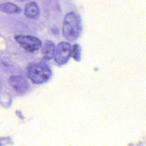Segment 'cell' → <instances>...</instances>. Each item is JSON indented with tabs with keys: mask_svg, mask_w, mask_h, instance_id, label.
<instances>
[{
	"mask_svg": "<svg viewBox=\"0 0 146 146\" xmlns=\"http://www.w3.org/2000/svg\"><path fill=\"white\" fill-rule=\"evenodd\" d=\"M82 31V23L80 15L75 12L67 13L63 21L62 32L64 37L69 41L79 38Z\"/></svg>",
	"mask_w": 146,
	"mask_h": 146,
	"instance_id": "6da1fadb",
	"label": "cell"
},
{
	"mask_svg": "<svg viewBox=\"0 0 146 146\" xmlns=\"http://www.w3.org/2000/svg\"><path fill=\"white\" fill-rule=\"evenodd\" d=\"M27 75L34 83L40 84L51 78L52 71L44 63H31L27 68Z\"/></svg>",
	"mask_w": 146,
	"mask_h": 146,
	"instance_id": "7a4b0ae2",
	"label": "cell"
},
{
	"mask_svg": "<svg viewBox=\"0 0 146 146\" xmlns=\"http://www.w3.org/2000/svg\"><path fill=\"white\" fill-rule=\"evenodd\" d=\"M15 39L23 49L29 52L35 51L42 46L41 40L33 36L19 35L16 36Z\"/></svg>",
	"mask_w": 146,
	"mask_h": 146,
	"instance_id": "3957f363",
	"label": "cell"
},
{
	"mask_svg": "<svg viewBox=\"0 0 146 146\" xmlns=\"http://www.w3.org/2000/svg\"><path fill=\"white\" fill-rule=\"evenodd\" d=\"M71 44L68 42H62L59 43L54 55V59L56 64L62 66L67 63L71 57Z\"/></svg>",
	"mask_w": 146,
	"mask_h": 146,
	"instance_id": "277c9868",
	"label": "cell"
},
{
	"mask_svg": "<svg viewBox=\"0 0 146 146\" xmlns=\"http://www.w3.org/2000/svg\"><path fill=\"white\" fill-rule=\"evenodd\" d=\"M9 84L18 94H23L26 92L29 88V84L27 80L21 76L14 75L9 79Z\"/></svg>",
	"mask_w": 146,
	"mask_h": 146,
	"instance_id": "5b68a950",
	"label": "cell"
},
{
	"mask_svg": "<svg viewBox=\"0 0 146 146\" xmlns=\"http://www.w3.org/2000/svg\"><path fill=\"white\" fill-rule=\"evenodd\" d=\"M24 13L25 15L27 18L30 19H36L39 15L40 10L36 3L31 2L25 6Z\"/></svg>",
	"mask_w": 146,
	"mask_h": 146,
	"instance_id": "8992f818",
	"label": "cell"
},
{
	"mask_svg": "<svg viewBox=\"0 0 146 146\" xmlns=\"http://www.w3.org/2000/svg\"><path fill=\"white\" fill-rule=\"evenodd\" d=\"M55 44L51 40H47L43 46L42 52L43 58L47 60L52 59L55 54Z\"/></svg>",
	"mask_w": 146,
	"mask_h": 146,
	"instance_id": "52a82bcc",
	"label": "cell"
},
{
	"mask_svg": "<svg viewBox=\"0 0 146 146\" xmlns=\"http://www.w3.org/2000/svg\"><path fill=\"white\" fill-rule=\"evenodd\" d=\"M0 10L7 14H17L21 11V9L19 7L10 2L0 4Z\"/></svg>",
	"mask_w": 146,
	"mask_h": 146,
	"instance_id": "ba28073f",
	"label": "cell"
},
{
	"mask_svg": "<svg viewBox=\"0 0 146 146\" xmlns=\"http://www.w3.org/2000/svg\"><path fill=\"white\" fill-rule=\"evenodd\" d=\"M71 56L76 61L79 62L81 59V47L78 44H75L71 48Z\"/></svg>",
	"mask_w": 146,
	"mask_h": 146,
	"instance_id": "9c48e42d",
	"label": "cell"
},
{
	"mask_svg": "<svg viewBox=\"0 0 146 146\" xmlns=\"http://www.w3.org/2000/svg\"><path fill=\"white\" fill-rule=\"evenodd\" d=\"M16 1H20V2H23V1H26V0H16Z\"/></svg>",
	"mask_w": 146,
	"mask_h": 146,
	"instance_id": "30bf717a",
	"label": "cell"
},
{
	"mask_svg": "<svg viewBox=\"0 0 146 146\" xmlns=\"http://www.w3.org/2000/svg\"><path fill=\"white\" fill-rule=\"evenodd\" d=\"M0 145H1V144H0Z\"/></svg>",
	"mask_w": 146,
	"mask_h": 146,
	"instance_id": "8fae6325",
	"label": "cell"
}]
</instances>
